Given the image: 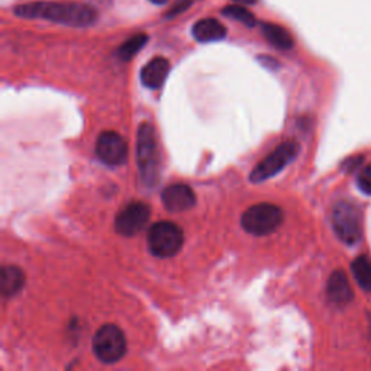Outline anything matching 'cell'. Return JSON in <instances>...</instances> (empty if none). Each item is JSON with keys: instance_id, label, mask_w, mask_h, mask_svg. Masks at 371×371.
I'll use <instances>...</instances> for the list:
<instances>
[{"instance_id": "cell-1", "label": "cell", "mask_w": 371, "mask_h": 371, "mask_svg": "<svg viewBox=\"0 0 371 371\" xmlns=\"http://www.w3.org/2000/svg\"><path fill=\"white\" fill-rule=\"evenodd\" d=\"M15 15L25 19H45L61 25L85 28L95 23L96 10L82 3H64V2H34L19 5L15 9Z\"/></svg>"}, {"instance_id": "cell-2", "label": "cell", "mask_w": 371, "mask_h": 371, "mask_svg": "<svg viewBox=\"0 0 371 371\" xmlns=\"http://www.w3.org/2000/svg\"><path fill=\"white\" fill-rule=\"evenodd\" d=\"M137 154L142 183L148 188H154L160 173V157H158L155 132L150 124H142L138 129Z\"/></svg>"}, {"instance_id": "cell-3", "label": "cell", "mask_w": 371, "mask_h": 371, "mask_svg": "<svg viewBox=\"0 0 371 371\" xmlns=\"http://www.w3.org/2000/svg\"><path fill=\"white\" fill-rule=\"evenodd\" d=\"M330 223L344 244L354 245L361 240L363 215L355 205L346 201L338 202L330 214Z\"/></svg>"}, {"instance_id": "cell-4", "label": "cell", "mask_w": 371, "mask_h": 371, "mask_svg": "<svg viewBox=\"0 0 371 371\" xmlns=\"http://www.w3.org/2000/svg\"><path fill=\"white\" fill-rule=\"evenodd\" d=\"M148 248L151 254L158 258L176 256L183 247L184 234L179 225L173 222H157L148 231Z\"/></svg>"}, {"instance_id": "cell-5", "label": "cell", "mask_w": 371, "mask_h": 371, "mask_svg": "<svg viewBox=\"0 0 371 371\" xmlns=\"http://www.w3.org/2000/svg\"><path fill=\"white\" fill-rule=\"evenodd\" d=\"M283 210L271 203H258L244 212L241 218L243 228L256 236L274 232L283 222Z\"/></svg>"}, {"instance_id": "cell-6", "label": "cell", "mask_w": 371, "mask_h": 371, "mask_svg": "<svg viewBox=\"0 0 371 371\" xmlns=\"http://www.w3.org/2000/svg\"><path fill=\"white\" fill-rule=\"evenodd\" d=\"M93 351L102 363L112 364L122 359L126 352V339L122 329L113 324H106L93 337Z\"/></svg>"}, {"instance_id": "cell-7", "label": "cell", "mask_w": 371, "mask_h": 371, "mask_svg": "<svg viewBox=\"0 0 371 371\" xmlns=\"http://www.w3.org/2000/svg\"><path fill=\"white\" fill-rule=\"evenodd\" d=\"M297 153L299 144L296 141L283 142L282 145H278L269 157L264 158L253 171H251L249 180L253 183H261L274 177L276 175L280 173L286 166H289L295 160Z\"/></svg>"}, {"instance_id": "cell-8", "label": "cell", "mask_w": 371, "mask_h": 371, "mask_svg": "<svg viewBox=\"0 0 371 371\" xmlns=\"http://www.w3.org/2000/svg\"><path fill=\"white\" fill-rule=\"evenodd\" d=\"M150 206L142 202H134L119 212L115 219V229L124 236H134L141 232L150 221Z\"/></svg>"}, {"instance_id": "cell-9", "label": "cell", "mask_w": 371, "mask_h": 371, "mask_svg": "<svg viewBox=\"0 0 371 371\" xmlns=\"http://www.w3.org/2000/svg\"><path fill=\"white\" fill-rule=\"evenodd\" d=\"M96 154L99 160L108 166H121L128 157V145L125 139L113 131L102 132L96 142Z\"/></svg>"}, {"instance_id": "cell-10", "label": "cell", "mask_w": 371, "mask_h": 371, "mask_svg": "<svg viewBox=\"0 0 371 371\" xmlns=\"http://www.w3.org/2000/svg\"><path fill=\"white\" fill-rule=\"evenodd\" d=\"M161 201L167 210L180 214L196 205V196L188 184H170L161 193Z\"/></svg>"}, {"instance_id": "cell-11", "label": "cell", "mask_w": 371, "mask_h": 371, "mask_svg": "<svg viewBox=\"0 0 371 371\" xmlns=\"http://www.w3.org/2000/svg\"><path fill=\"white\" fill-rule=\"evenodd\" d=\"M326 296L330 303L339 308L346 306V304H348L352 300L354 293L346 273L337 270L329 276V280L326 284Z\"/></svg>"}, {"instance_id": "cell-12", "label": "cell", "mask_w": 371, "mask_h": 371, "mask_svg": "<svg viewBox=\"0 0 371 371\" xmlns=\"http://www.w3.org/2000/svg\"><path fill=\"white\" fill-rule=\"evenodd\" d=\"M170 73V61L163 57H155L141 70V82L148 89H160Z\"/></svg>"}, {"instance_id": "cell-13", "label": "cell", "mask_w": 371, "mask_h": 371, "mask_svg": "<svg viewBox=\"0 0 371 371\" xmlns=\"http://www.w3.org/2000/svg\"><path fill=\"white\" fill-rule=\"evenodd\" d=\"M192 34L199 43H215L227 36V28L219 21L206 18L194 23Z\"/></svg>"}, {"instance_id": "cell-14", "label": "cell", "mask_w": 371, "mask_h": 371, "mask_svg": "<svg viewBox=\"0 0 371 371\" xmlns=\"http://www.w3.org/2000/svg\"><path fill=\"white\" fill-rule=\"evenodd\" d=\"M25 286V274L16 266H5L0 274V290L5 297L16 295Z\"/></svg>"}, {"instance_id": "cell-15", "label": "cell", "mask_w": 371, "mask_h": 371, "mask_svg": "<svg viewBox=\"0 0 371 371\" xmlns=\"http://www.w3.org/2000/svg\"><path fill=\"white\" fill-rule=\"evenodd\" d=\"M262 35L266 36L267 41L278 48V49H290L293 47V38L280 25L274 23H262Z\"/></svg>"}, {"instance_id": "cell-16", "label": "cell", "mask_w": 371, "mask_h": 371, "mask_svg": "<svg viewBox=\"0 0 371 371\" xmlns=\"http://www.w3.org/2000/svg\"><path fill=\"white\" fill-rule=\"evenodd\" d=\"M351 270L359 286L371 293V260L366 256L357 257L351 264Z\"/></svg>"}, {"instance_id": "cell-17", "label": "cell", "mask_w": 371, "mask_h": 371, "mask_svg": "<svg viewBox=\"0 0 371 371\" xmlns=\"http://www.w3.org/2000/svg\"><path fill=\"white\" fill-rule=\"evenodd\" d=\"M148 36L145 34H138L134 35L132 38L126 39V41L121 45V48L117 49V56L122 61H129L137 56V52L142 49V47L147 44Z\"/></svg>"}, {"instance_id": "cell-18", "label": "cell", "mask_w": 371, "mask_h": 371, "mask_svg": "<svg viewBox=\"0 0 371 371\" xmlns=\"http://www.w3.org/2000/svg\"><path fill=\"white\" fill-rule=\"evenodd\" d=\"M222 13L225 16H228L231 19H235L238 22H241L247 26H254L256 25V16L251 13L245 6H241V5H231V6H227Z\"/></svg>"}, {"instance_id": "cell-19", "label": "cell", "mask_w": 371, "mask_h": 371, "mask_svg": "<svg viewBox=\"0 0 371 371\" xmlns=\"http://www.w3.org/2000/svg\"><path fill=\"white\" fill-rule=\"evenodd\" d=\"M357 184H359V188L363 193L366 194H371V164L366 166L359 176H357Z\"/></svg>"}, {"instance_id": "cell-20", "label": "cell", "mask_w": 371, "mask_h": 371, "mask_svg": "<svg viewBox=\"0 0 371 371\" xmlns=\"http://www.w3.org/2000/svg\"><path fill=\"white\" fill-rule=\"evenodd\" d=\"M188 5H190V0H186V2L179 3V5H177V8H175L173 10H171V12L168 13V16H171V15H176V13H179V12H181V10H184V9H188Z\"/></svg>"}, {"instance_id": "cell-21", "label": "cell", "mask_w": 371, "mask_h": 371, "mask_svg": "<svg viewBox=\"0 0 371 371\" xmlns=\"http://www.w3.org/2000/svg\"><path fill=\"white\" fill-rule=\"evenodd\" d=\"M234 2H236L238 5L247 6V5H254L257 2V0H234Z\"/></svg>"}, {"instance_id": "cell-22", "label": "cell", "mask_w": 371, "mask_h": 371, "mask_svg": "<svg viewBox=\"0 0 371 371\" xmlns=\"http://www.w3.org/2000/svg\"><path fill=\"white\" fill-rule=\"evenodd\" d=\"M151 2L155 3V5H164L167 2V0H151Z\"/></svg>"}]
</instances>
